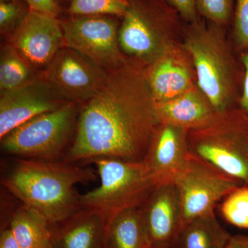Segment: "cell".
<instances>
[{"mask_svg": "<svg viewBox=\"0 0 248 248\" xmlns=\"http://www.w3.org/2000/svg\"><path fill=\"white\" fill-rule=\"evenodd\" d=\"M83 104L63 161H143L161 121L143 72L128 63L108 71L102 88Z\"/></svg>", "mask_w": 248, "mask_h": 248, "instance_id": "cell-1", "label": "cell"}, {"mask_svg": "<svg viewBox=\"0 0 248 248\" xmlns=\"http://www.w3.org/2000/svg\"><path fill=\"white\" fill-rule=\"evenodd\" d=\"M96 177L94 170L79 164L19 158L1 184L53 226L81 208L76 186L92 182Z\"/></svg>", "mask_w": 248, "mask_h": 248, "instance_id": "cell-2", "label": "cell"}, {"mask_svg": "<svg viewBox=\"0 0 248 248\" xmlns=\"http://www.w3.org/2000/svg\"><path fill=\"white\" fill-rule=\"evenodd\" d=\"M100 184L79 196L81 208L102 213L108 221L130 208H140L156 184L143 161L99 159L93 161Z\"/></svg>", "mask_w": 248, "mask_h": 248, "instance_id": "cell-3", "label": "cell"}, {"mask_svg": "<svg viewBox=\"0 0 248 248\" xmlns=\"http://www.w3.org/2000/svg\"><path fill=\"white\" fill-rule=\"evenodd\" d=\"M189 151L243 185H248V118L219 114L211 123L188 130Z\"/></svg>", "mask_w": 248, "mask_h": 248, "instance_id": "cell-4", "label": "cell"}, {"mask_svg": "<svg viewBox=\"0 0 248 248\" xmlns=\"http://www.w3.org/2000/svg\"><path fill=\"white\" fill-rule=\"evenodd\" d=\"M80 108L68 102L36 116L0 139L1 149L23 159L60 161L74 138Z\"/></svg>", "mask_w": 248, "mask_h": 248, "instance_id": "cell-5", "label": "cell"}, {"mask_svg": "<svg viewBox=\"0 0 248 248\" xmlns=\"http://www.w3.org/2000/svg\"><path fill=\"white\" fill-rule=\"evenodd\" d=\"M209 22L207 25L199 19L190 23L185 47L203 95L217 113L224 114L229 112L232 101L231 62L221 37V25Z\"/></svg>", "mask_w": 248, "mask_h": 248, "instance_id": "cell-6", "label": "cell"}, {"mask_svg": "<svg viewBox=\"0 0 248 248\" xmlns=\"http://www.w3.org/2000/svg\"><path fill=\"white\" fill-rule=\"evenodd\" d=\"M178 16L166 0H128L119 29L121 51L153 64L168 53L166 37L177 24Z\"/></svg>", "mask_w": 248, "mask_h": 248, "instance_id": "cell-7", "label": "cell"}, {"mask_svg": "<svg viewBox=\"0 0 248 248\" xmlns=\"http://www.w3.org/2000/svg\"><path fill=\"white\" fill-rule=\"evenodd\" d=\"M119 18L106 15L59 17L65 45L105 71L120 68L127 62L119 45Z\"/></svg>", "mask_w": 248, "mask_h": 248, "instance_id": "cell-8", "label": "cell"}, {"mask_svg": "<svg viewBox=\"0 0 248 248\" xmlns=\"http://www.w3.org/2000/svg\"><path fill=\"white\" fill-rule=\"evenodd\" d=\"M174 183L182 202L184 227L195 218L215 213L218 202L244 186L191 154Z\"/></svg>", "mask_w": 248, "mask_h": 248, "instance_id": "cell-9", "label": "cell"}, {"mask_svg": "<svg viewBox=\"0 0 248 248\" xmlns=\"http://www.w3.org/2000/svg\"><path fill=\"white\" fill-rule=\"evenodd\" d=\"M108 72L76 50L62 48L41 73L67 102L83 104L102 88Z\"/></svg>", "mask_w": 248, "mask_h": 248, "instance_id": "cell-10", "label": "cell"}, {"mask_svg": "<svg viewBox=\"0 0 248 248\" xmlns=\"http://www.w3.org/2000/svg\"><path fill=\"white\" fill-rule=\"evenodd\" d=\"M9 43L40 72L66 46L59 18L32 10L9 36Z\"/></svg>", "mask_w": 248, "mask_h": 248, "instance_id": "cell-11", "label": "cell"}, {"mask_svg": "<svg viewBox=\"0 0 248 248\" xmlns=\"http://www.w3.org/2000/svg\"><path fill=\"white\" fill-rule=\"evenodd\" d=\"M66 103L41 76L24 86L1 93L0 139L36 116L57 110Z\"/></svg>", "mask_w": 248, "mask_h": 248, "instance_id": "cell-12", "label": "cell"}, {"mask_svg": "<svg viewBox=\"0 0 248 248\" xmlns=\"http://www.w3.org/2000/svg\"><path fill=\"white\" fill-rule=\"evenodd\" d=\"M140 209L152 248L174 246L184 224L182 202L174 182L156 186Z\"/></svg>", "mask_w": 248, "mask_h": 248, "instance_id": "cell-13", "label": "cell"}, {"mask_svg": "<svg viewBox=\"0 0 248 248\" xmlns=\"http://www.w3.org/2000/svg\"><path fill=\"white\" fill-rule=\"evenodd\" d=\"M188 130L161 123L155 130L143 160L156 185L174 182L190 156Z\"/></svg>", "mask_w": 248, "mask_h": 248, "instance_id": "cell-14", "label": "cell"}, {"mask_svg": "<svg viewBox=\"0 0 248 248\" xmlns=\"http://www.w3.org/2000/svg\"><path fill=\"white\" fill-rule=\"evenodd\" d=\"M107 218L95 210L81 208L64 221L50 226L59 248H105Z\"/></svg>", "mask_w": 248, "mask_h": 248, "instance_id": "cell-15", "label": "cell"}, {"mask_svg": "<svg viewBox=\"0 0 248 248\" xmlns=\"http://www.w3.org/2000/svg\"><path fill=\"white\" fill-rule=\"evenodd\" d=\"M156 108L161 123L188 130L205 126L219 115L203 94L190 90L170 100L156 103Z\"/></svg>", "mask_w": 248, "mask_h": 248, "instance_id": "cell-16", "label": "cell"}, {"mask_svg": "<svg viewBox=\"0 0 248 248\" xmlns=\"http://www.w3.org/2000/svg\"><path fill=\"white\" fill-rule=\"evenodd\" d=\"M167 53L152 64L146 75L156 103L170 100L190 89L188 68L180 60L169 57Z\"/></svg>", "mask_w": 248, "mask_h": 248, "instance_id": "cell-17", "label": "cell"}, {"mask_svg": "<svg viewBox=\"0 0 248 248\" xmlns=\"http://www.w3.org/2000/svg\"><path fill=\"white\" fill-rule=\"evenodd\" d=\"M105 248H152L140 208L121 212L108 222Z\"/></svg>", "mask_w": 248, "mask_h": 248, "instance_id": "cell-18", "label": "cell"}, {"mask_svg": "<svg viewBox=\"0 0 248 248\" xmlns=\"http://www.w3.org/2000/svg\"><path fill=\"white\" fill-rule=\"evenodd\" d=\"M9 228L22 248H50L53 244L48 222L27 205L14 212Z\"/></svg>", "mask_w": 248, "mask_h": 248, "instance_id": "cell-19", "label": "cell"}, {"mask_svg": "<svg viewBox=\"0 0 248 248\" xmlns=\"http://www.w3.org/2000/svg\"><path fill=\"white\" fill-rule=\"evenodd\" d=\"M231 234L221 226L215 213L195 218L181 231L176 248H226Z\"/></svg>", "mask_w": 248, "mask_h": 248, "instance_id": "cell-20", "label": "cell"}, {"mask_svg": "<svg viewBox=\"0 0 248 248\" xmlns=\"http://www.w3.org/2000/svg\"><path fill=\"white\" fill-rule=\"evenodd\" d=\"M0 55L1 93L24 86L41 76L42 72L31 66L11 43L1 46Z\"/></svg>", "mask_w": 248, "mask_h": 248, "instance_id": "cell-21", "label": "cell"}, {"mask_svg": "<svg viewBox=\"0 0 248 248\" xmlns=\"http://www.w3.org/2000/svg\"><path fill=\"white\" fill-rule=\"evenodd\" d=\"M128 0H71L67 13L70 16L106 15L122 18Z\"/></svg>", "mask_w": 248, "mask_h": 248, "instance_id": "cell-22", "label": "cell"}, {"mask_svg": "<svg viewBox=\"0 0 248 248\" xmlns=\"http://www.w3.org/2000/svg\"><path fill=\"white\" fill-rule=\"evenodd\" d=\"M221 212L232 226L248 229V185L240 186L223 200Z\"/></svg>", "mask_w": 248, "mask_h": 248, "instance_id": "cell-23", "label": "cell"}, {"mask_svg": "<svg viewBox=\"0 0 248 248\" xmlns=\"http://www.w3.org/2000/svg\"><path fill=\"white\" fill-rule=\"evenodd\" d=\"M30 7L25 0L0 1V31L9 37L27 17Z\"/></svg>", "mask_w": 248, "mask_h": 248, "instance_id": "cell-24", "label": "cell"}, {"mask_svg": "<svg viewBox=\"0 0 248 248\" xmlns=\"http://www.w3.org/2000/svg\"><path fill=\"white\" fill-rule=\"evenodd\" d=\"M199 14L209 22L223 26L234 16V0H197Z\"/></svg>", "mask_w": 248, "mask_h": 248, "instance_id": "cell-25", "label": "cell"}, {"mask_svg": "<svg viewBox=\"0 0 248 248\" xmlns=\"http://www.w3.org/2000/svg\"><path fill=\"white\" fill-rule=\"evenodd\" d=\"M234 22L238 43L241 46L248 48V0H236Z\"/></svg>", "mask_w": 248, "mask_h": 248, "instance_id": "cell-26", "label": "cell"}, {"mask_svg": "<svg viewBox=\"0 0 248 248\" xmlns=\"http://www.w3.org/2000/svg\"><path fill=\"white\" fill-rule=\"evenodd\" d=\"M186 22L192 23L199 19L197 0H166Z\"/></svg>", "mask_w": 248, "mask_h": 248, "instance_id": "cell-27", "label": "cell"}, {"mask_svg": "<svg viewBox=\"0 0 248 248\" xmlns=\"http://www.w3.org/2000/svg\"><path fill=\"white\" fill-rule=\"evenodd\" d=\"M31 10L60 17L62 6L55 0H25Z\"/></svg>", "mask_w": 248, "mask_h": 248, "instance_id": "cell-28", "label": "cell"}, {"mask_svg": "<svg viewBox=\"0 0 248 248\" xmlns=\"http://www.w3.org/2000/svg\"><path fill=\"white\" fill-rule=\"evenodd\" d=\"M242 62L245 68V78L244 81V89L242 96L240 100V112L248 118V53L244 54L242 57Z\"/></svg>", "mask_w": 248, "mask_h": 248, "instance_id": "cell-29", "label": "cell"}, {"mask_svg": "<svg viewBox=\"0 0 248 248\" xmlns=\"http://www.w3.org/2000/svg\"><path fill=\"white\" fill-rule=\"evenodd\" d=\"M0 248H22L9 227L1 230L0 234Z\"/></svg>", "mask_w": 248, "mask_h": 248, "instance_id": "cell-30", "label": "cell"}, {"mask_svg": "<svg viewBox=\"0 0 248 248\" xmlns=\"http://www.w3.org/2000/svg\"><path fill=\"white\" fill-rule=\"evenodd\" d=\"M229 248H248V236L237 235L231 236Z\"/></svg>", "mask_w": 248, "mask_h": 248, "instance_id": "cell-31", "label": "cell"}, {"mask_svg": "<svg viewBox=\"0 0 248 248\" xmlns=\"http://www.w3.org/2000/svg\"><path fill=\"white\" fill-rule=\"evenodd\" d=\"M55 1H56L61 6V3L63 2V1H67V2H68V4H69L71 0H55Z\"/></svg>", "mask_w": 248, "mask_h": 248, "instance_id": "cell-32", "label": "cell"}, {"mask_svg": "<svg viewBox=\"0 0 248 248\" xmlns=\"http://www.w3.org/2000/svg\"><path fill=\"white\" fill-rule=\"evenodd\" d=\"M152 248H176L174 246H166V247H155Z\"/></svg>", "mask_w": 248, "mask_h": 248, "instance_id": "cell-33", "label": "cell"}, {"mask_svg": "<svg viewBox=\"0 0 248 248\" xmlns=\"http://www.w3.org/2000/svg\"><path fill=\"white\" fill-rule=\"evenodd\" d=\"M50 248H59L58 247V246H56V245H55L53 243V245H52L51 247H50Z\"/></svg>", "mask_w": 248, "mask_h": 248, "instance_id": "cell-34", "label": "cell"}, {"mask_svg": "<svg viewBox=\"0 0 248 248\" xmlns=\"http://www.w3.org/2000/svg\"><path fill=\"white\" fill-rule=\"evenodd\" d=\"M11 1V0H0V1Z\"/></svg>", "mask_w": 248, "mask_h": 248, "instance_id": "cell-35", "label": "cell"}, {"mask_svg": "<svg viewBox=\"0 0 248 248\" xmlns=\"http://www.w3.org/2000/svg\"><path fill=\"white\" fill-rule=\"evenodd\" d=\"M226 248H229V246H227V247Z\"/></svg>", "mask_w": 248, "mask_h": 248, "instance_id": "cell-36", "label": "cell"}]
</instances>
